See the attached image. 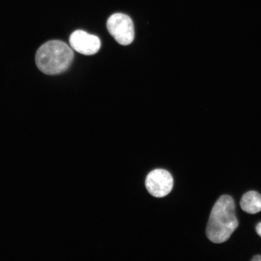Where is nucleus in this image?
Returning <instances> with one entry per match:
<instances>
[{"mask_svg": "<svg viewBox=\"0 0 261 261\" xmlns=\"http://www.w3.org/2000/svg\"><path fill=\"white\" fill-rule=\"evenodd\" d=\"M72 48L65 42L51 40L39 48L35 61L38 69L47 75H57L65 72L73 61Z\"/></svg>", "mask_w": 261, "mask_h": 261, "instance_id": "2", "label": "nucleus"}, {"mask_svg": "<svg viewBox=\"0 0 261 261\" xmlns=\"http://www.w3.org/2000/svg\"><path fill=\"white\" fill-rule=\"evenodd\" d=\"M238 226L233 199L229 195H222L212 208L208 221V239L216 244L226 242Z\"/></svg>", "mask_w": 261, "mask_h": 261, "instance_id": "1", "label": "nucleus"}, {"mask_svg": "<svg viewBox=\"0 0 261 261\" xmlns=\"http://www.w3.org/2000/svg\"><path fill=\"white\" fill-rule=\"evenodd\" d=\"M107 29L111 35L119 44L128 45L135 39V26L129 16L117 13L107 21Z\"/></svg>", "mask_w": 261, "mask_h": 261, "instance_id": "3", "label": "nucleus"}, {"mask_svg": "<svg viewBox=\"0 0 261 261\" xmlns=\"http://www.w3.org/2000/svg\"><path fill=\"white\" fill-rule=\"evenodd\" d=\"M69 41L73 50L88 56L97 53L101 47V42L99 38L81 30L72 33Z\"/></svg>", "mask_w": 261, "mask_h": 261, "instance_id": "5", "label": "nucleus"}, {"mask_svg": "<svg viewBox=\"0 0 261 261\" xmlns=\"http://www.w3.org/2000/svg\"><path fill=\"white\" fill-rule=\"evenodd\" d=\"M252 261H261V256L260 255H256L254 256L252 259Z\"/></svg>", "mask_w": 261, "mask_h": 261, "instance_id": "8", "label": "nucleus"}, {"mask_svg": "<svg viewBox=\"0 0 261 261\" xmlns=\"http://www.w3.org/2000/svg\"><path fill=\"white\" fill-rule=\"evenodd\" d=\"M240 205L248 214L259 213L261 211V195L254 191L247 192L241 198Z\"/></svg>", "mask_w": 261, "mask_h": 261, "instance_id": "6", "label": "nucleus"}, {"mask_svg": "<svg viewBox=\"0 0 261 261\" xmlns=\"http://www.w3.org/2000/svg\"><path fill=\"white\" fill-rule=\"evenodd\" d=\"M256 230L257 233L261 237V223L257 224L256 227Z\"/></svg>", "mask_w": 261, "mask_h": 261, "instance_id": "7", "label": "nucleus"}, {"mask_svg": "<svg viewBox=\"0 0 261 261\" xmlns=\"http://www.w3.org/2000/svg\"><path fill=\"white\" fill-rule=\"evenodd\" d=\"M146 187L149 193L156 198L168 195L174 186V179L168 171L165 169H155L147 176Z\"/></svg>", "mask_w": 261, "mask_h": 261, "instance_id": "4", "label": "nucleus"}]
</instances>
